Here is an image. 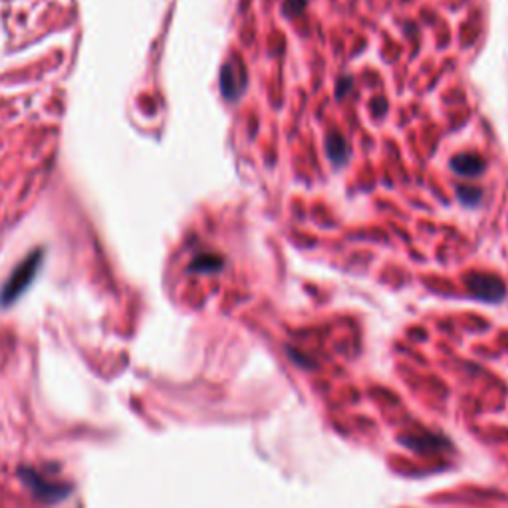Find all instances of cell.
Here are the masks:
<instances>
[{
	"instance_id": "1",
	"label": "cell",
	"mask_w": 508,
	"mask_h": 508,
	"mask_svg": "<svg viewBox=\"0 0 508 508\" xmlns=\"http://www.w3.org/2000/svg\"><path fill=\"white\" fill-rule=\"evenodd\" d=\"M40 266V252L36 254H32V256H28L26 261L22 262L16 270L13 272V276L8 278V282L4 284L2 288V292H0V302L4 304V306H8L10 302L18 298L26 286L34 280V274L38 270Z\"/></svg>"
},
{
	"instance_id": "2",
	"label": "cell",
	"mask_w": 508,
	"mask_h": 508,
	"mask_svg": "<svg viewBox=\"0 0 508 508\" xmlns=\"http://www.w3.org/2000/svg\"><path fill=\"white\" fill-rule=\"evenodd\" d=\"M467 288L470 296L484 302H500L507 296V284L502 278L488 272H470L467 276Z\"/></svg>"
},
{
	"instance_id": "3",
	"label": "cell",
	"mask_w": 508,
	"mask_h": 508,
	"mask_svg": "<svg viewBox=\"0 0 508 508\" xmlns=\"http://www.w3.org/2000/svg\"><path fill=\"white\" fill-rule=\"evenodd\" d=\"M248 86V74L245 66L240 64V60H229L222 66L221 74V90L224 98L229 102H236L243 98V93L247 91Z\"/></svg>"
},
{
	"instance_id": "4",
	"label": "cell",
	"mask_w": 508,
	"mask_h": 508,
	"mask_svg": "<svg viewBox=\"0 0 508 508\" xmlns=\"http://www.w3.org/2000/svg\"><path fill=\"white\" fill-rule=\"evenodd\" d=\"M451 169L455 171L459 177H465V179H477L481 177L484 169H486V163L481 155L477 153H459L451 159Z\"/></svg>"
},
{
	"instance_id": "5",
	"label": "cell",
	"mask_w": 508,
	"mask_h": 508,
	"mask_svg": "<svg viewBox=\"0 0 508 508\" xmlns=\"http://www.w3.org/2000/svg\"><path fill=\"white\" fill-rule=\"evenodd\" d=\"M326 153L330 161L338 167H344L350 157H352V147L348 144V139L339 133H330L326 137Z\"/></svg>"
},
{
	"instance_id": "6",
	"label": "cell",
	"mask_w": 508,
	"mask_h": 508,
	"mask_svg": "<svg viewBox=\"0 0 508 508\" xmlns=\"http://www.w3.org/2000/svg\"><path fill=\"white\" fill-rule=\"evenodd\" d=\"M221 268L222 259L217 254H203L195 259V264H193V270H199V272H219Z\"/></svg>"
},
{
	"instance_id": "7",
	"label": "cell",
	"mask_w": 508,
	"mask_h": 508,
	"mask_svg": "<svg viewBox=\"0 0 508 508\" xmlns=\"http://www.w3.org/2000/svg\"><path fill=\"white\" fill-rule=\"evenodd\" d=\"M456 195L459 201L467 207H477L482 199V189L475 187V185H465V187H459L456 189Z\"/></svg>"
},
{
	"instance_id": "8",
	"label": "cell",
	"mask_w": 508,
	"mask_h": 508,
	"mask_svg": "<svg viewBox=\"0 0 508 508\" xmlns=\"http://www.w3.org/2000/svg\"><path fill=\"white\" fill-rule=\"evenodd\" d=\"M308 0H284V13L288 16H298V14L304 13Z\"/></svg>"
},
{
	"instance_id": "9",
	"label": "cell",
	"mask_w": 508,
	"mask_h": 508,
	"mask_svg": "<svg viewBox=\"0 0 508 508\" xmlns=\"http://www.w3.org/2000/svg\"><path fill=\"white\" fill-rule=\"evenodd\" d=\"M353 88V79L350 76H341L338 79V88H336V100H344Z\"/></svg>"
},
{
	"instance_id": "10",
	"label": "cell",
	"mask_w": 508,
	"mask_h": 508,
	"mask_svg": "<svg viewBox=\"0 0 508 508\" xmlns=\"http://www.w3.org/2000/svg\"><path fill=\"white\" fill-rule=\"evenodd\" d=\"M371 111H374V116H376V118H383V116H385V111H387V104H385V100H383V98L374 100V102H371Z\"/></svg>"
}]
</instances>
